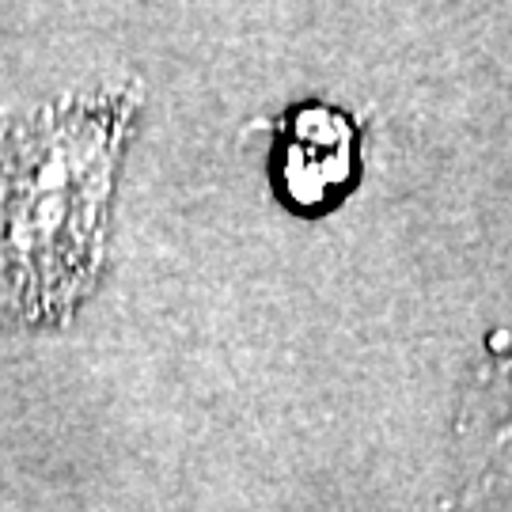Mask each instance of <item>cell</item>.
<instances>
[{
	"mask_svg": "<svg viewBox=\"0 0 512 512\" xmlns=\"http://www.w3.org/2000/svg\"><path fill=\"white\" fill-rule=\"evenodd\" d=\"M118 133L110 110H65L0 141V315H57L88 289Z\"/></svg>",
	"mask_w": 512,
	"mask_h": 512,
	"instance_id": "6da1fadb",
	"label": "cell"
},
{
	"mask_svg": "<svg viewBox=\"0 0 512 512\" xmlns=\"http://www.w3.org/2000/svg\"><path fill=\"white\" fill-rule=\"evenodd\" d=\"M353 164V133L342 114L304 107L293 114V129L281 152V183L296 205H323L327 194L346 186Z\"/></svg>",
	"mask_w": 512,
	"mask_h": 512,
	"instance_id": "7a4b0ae2",
	"label": "cell"
}]
</instances>
